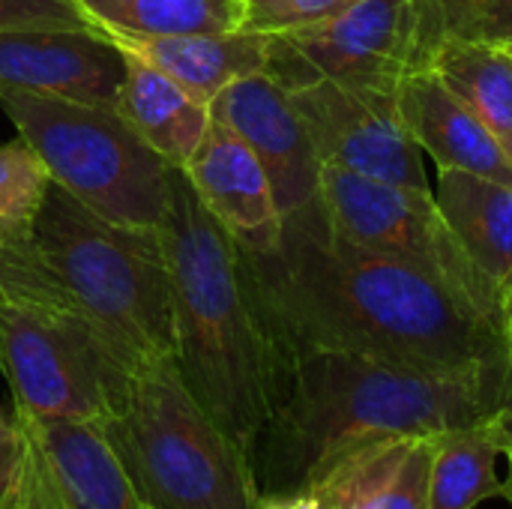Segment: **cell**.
<instances>
[{
    "label": "cell",
    "mask_w": 512,
    "mask_h": 509,
    "mask_svg": "<svg viewBox=\"0 0 512 509\" xmlns=\"http://www.w3.org/2000/svg\"><path fill=\"white\" fill-rule=\"evenodd\" d=\"M210 117L258 156L282 219L318 204L324 165L300 111L270 75L258 72L228 84L210 102Z\"/></svg>",
    "instance_id": "11"
},
{
    "label": "cell",
    "mask_w": 512,
    "mask_h": 509,
    "mask_svg": "<svg viewBox=\"0 0 512 509\" xmlns=\"http://www.w3.org/2000/svg\"><path fill=\"white\" fill-rule=\"evenodd\" d=\"M105 36H189L243 30V0H78Z\"/></svg>",
    "instance_id": "21"
},
{
    "label": "cell",
    "mask_w": 512,
    "mask_h": 509,
    "mask_svg": "<svg viewBox=\"0 0 512 509\" xmlns=\"http://www.w3.org/2000/svg\"><path fill=\"white\" fill-rule=\"evenodd\" d=\"M252 261L291 357L345 351L512 384L510 342L495 318L438 279L339 237L321 204L285 216L279 246Z\"/></svg>",
    "instance_id": "1"
},
{
    "label": "cell",
    "mask_w": 512,
    "mask_h": 509,
    "mask_svg": "<svg viewBox=\"0 0 512 509\" xmlns=\"http://www.w3.org/2000/svg\"><path fill=\"white\" fill-rule=\"evenodd\" d=\"M507 51H510V54H512V48H507Z\"/></svg>",
    "instance_id": "32"
},
{
    "label": "cell",
    "mask_w": 512,
    "mask_h": 509,
    "mask_svg": "<svg viewBox=\"0 0 512 509\" xmlns=\"http://www.w3.org/2000/svg\"><path fill=\"white\" fill-rule=\"evenodd\" d=\"M435 27L423 0H357L312 27L267 33V66L285 93L318 81L399 90L426 69Z\"/></svg>",
    "instance_id": "9"
},
{
    "label": "cell",
    "mask_w": 512,
    "mask_h": 509,
    "mask_svg": "<svg viewBox=\"0 0 512 509\" xmlns=\"http://www.w3.org/2000/svg\"><path fill=\"white\" fill-rule=\"evenodd\" d=\"M357 0H243L246 21L243 30L258 33H285L312 27L354 6Z\"/></svg>",
    "instance_id": "24"
},
{
    "label": "cell",
    "mask_w": 512,
    "mask_h": 509,
    "mask_svg": "<svg viewBox=\"0 0 512 509\" xmlns=\"http://www.w3.org/2000/svg\"><path fill=\"white\" fill-rule=\"evenodd\" d=\"M27 27H93V21L78 0H0V30Z\"/></svg>",
    "instance_id": "25"
},
{
    "label": "cell",
    "mask_w": 512,
    "mask_h": 509,
    "mask_svg": "<svg viewBox=\"0 0 512 509\" xmlns=\"http://www.w3.org/2000/svg\"><path fill=\"white\" fill-rule=\"evenodd\" d=\"M498 414H501V420L507 423V429L512 432V384L510 390H507V396H504V402H501V408H498ZM504 501L512 507V471L507 474V489H504Z\"/></svg>",
    "instance_id": "27"
},
{
    "label": "cell",
    "mask_w": 512,
    "mask_h": 509,
    "mask_svg": "<svg viewBox=\"0 0 512 509\" xmlns=\"http://www.w3.org/2000/svg\"><path fill=\"white\" fill-rule=\"evenodd\" d=\"M504 147H507V153H510V159H512V138L510 141H504Z\"/></svg>",
    "instance_id": "30"
},
{
    "label": "cell",
    "mask_w": 512,
    "mask_h": 509,
    "mask_svg": "<svg viewBox=\"0 0 512 509\" xmlns=\"http://www.w3.org/2000/svg\"><path fill=\"white\" fill-rule=\"evenodd\" d=\"M99 432L147 509H261L249 453L195 402L174 360L138 369Z\"/></svg>",
    "instance_id": "5"
},
{
    "label": "cell",
    "mask_w": 512,
    "mask_h": 509,
    "mask_svg": "<svg viewBox=\"0 0 512 509\" xmlns=\"http://www.w3.org/2000/svg\"><path fill=\"white\" fill-rule=\"evenodd\" d=\"M183 174L201 204L246 252L267 255L279 246L282 213L276 207L273 186L240 135L210 117V126Z\"/></svg>",
    "instance_id": "13"
},
{
    "label": "cell",
    "mask_w": 512,
    "mask_h": 509,
    "mask_svg": "<svg viewBox=\"0 0 512 509\" xmlns=\"http://www.w3.org/2000/svg\"><path fill=\"white\" fill-rule=\"evenodd\" d=\"M504 330H507V342H510V354H512V309L507 312V318H504Z\"/></svg>",
    "instance_id": "28"
},
{
    "label": "cell",
    "mask_w": 512,
    "mask_h": 509,
    "mask_svg": "<svg viewBox=\"0 0 512 509\" xmlns=\"http://www.w3.org/2000/svg\"><path fill=\"white\" fill-rule=\"evenodd\" d=\"M123 51L147 60L207 105L234 81L267 66V33H189V36H108Z\"/></svg>",
    "instance_id": "16"
},
{
    "label": "cell",
    "mask_w": 512,
    "mask_h": 509,
    "mask_svg": "<svg viewBox=\"0 0 512 509\" xmlns=\"http://www.w3.org/2000/svg\"><path fill=\"white\" fill-rule=\"evenodd\" d=\"M156 234L171 276L174 366L195 402L252 459L288 393L294 363L258 267L180 168H171Z\"/></svg>",
    "instance_id": "2"
},
{
    "label": "cell",
    "mask_w": 512,
    "mask_h": 509,
    "mask_svg": "<svg viewBox=\"0 0 512 509\" xmlns=\"http://www.w3.org/2000/svg\"><path fill=\"white\" fill-rule=\"evenodd\" d=\"M399 111L417 147L441 171H465L512 186L504 141L432 69H417L399 84Z\"/></svg>",
    "instance_id": "14"
},
{
    "label": "cell",
    "mask_w": 512,
    "mask_h": 509,
    "mask_svg": "<svg viewBox=\"0 0 512 509\" xmlns=\"http://www.w3.org/2000/svg\"><path fill=\"white\" fill-rule=\"evenodd\" d=\"M288 96L312 135L321 165L432 192L423 150L399 111V90L318 81Z\"/></svg>",
    "instance_id": "10"
},
{
    "label": "cell",
    "mask_w": 512,
    "mask_h": 509,
    "mask_svg": "<svg viewBox=\"0 0 512 509\" xmlns=\"http://www.w3.org/2000/svg\"><path fill=\"white\" fill-rule=\"evenodd\" d=\"M435 201L471 264L501 297L507 315L512 291V186L465 171H441Z\"/></svg>",
    "instance_id": "17"
},
{
    "label": "cell",
    "mask_w": 512,
    "mask_h": 509,
    "mask_svg": "<svg viewBox=\"0 0 512 509\" xmlns=\"http://www.w3.org/2000/svg\"><path fill=\"white\" fill-rule=\"evenodd\" d=\"M3 282H9V273H6V270L0 267V285H3Z\"/></svg>",
    "instance_id": "29"
},
{
    "label": "cell",
    "mask_w": 512,
    "mask_h": 509,
    "mask_svg": "<svg viewBox=\"0 0 512 509\" xmlns=\"http://www.w3.org/2000/svg\"><path fill=\"white\" fill-rule=\"evenodd\" d=\"M318 204L330 231L339 237L438 279L504 327L501 297L459 246L435 192L381 183L324 165Z\"/></svg>",
    "instance_id": "8"
},
{
    "label": "cell",
    "mask_w": 512,
    "mask_h": 509,
    "mask_svg": "<svg viewBox=\"0 0 512 509\" xmlns=\"http://www.w3.org/2000/svg\"><path fill=\"white\" fill-rule=\"evenodd\" d=\"M126 54L96 27L0 30V87L117 108Z\"/></svg>",
    "instance_id": "12"
},
{
    "label": "cell",
    "mask_w": 512,
    "mask_h": 509,
    "mask_svg": "<svg viewBox=\"0 0 512 509\" xmlns=\"http://www.w3.org/2000/svg\"><path fill=\"white\" fill-rule=\"evenodd\" d=\"M123 54L126 75L117 96V111L153 153L183 171L210 126V105L147 60L129 51Z\"/></svg>",
    "instance_id": "18"
},
{
    "label": "cell",
    "mask_w": 512,
    "mask_h": 509,
    "mask_svg": "<svg viewBox=\"0 0 512 509\" xmlns=\"http://www.w3.org/2000/svg\"><path fill=\"white\" fill-rule=\"evenodd\" d=\"M0 369L36 417L102 429L129 399L135 369L60 294L0 285Z\"/></svg>",
    "instance_id": "7"
},
{
    "label": "cell",
    "mask_w": 512,
    "mask_h": 509,
    "mask_svg": "<svg viewBox=\"0 0 512 509\" xmlns=\"http://www.w3.org/2000/svg\"><path fill=\"white\" fill-rule=\"evenodd\" d=\"M435 33L512 48V0H423Z\"/></svg>",
    "instance_id": "23"
},
{
    "label": "cell",
    "mask_w": 512,
    "mask_h": 509,
    "mask_svg": "<svg viewBox=\"0 0 512 509\" xmlns=\"http://www.w3.org/2000/svg\"><path fill=\"white\" fill-rule=\"evenodd\" d=\"M30 240L66 303L135 372L174 360L171 276L156 231L114 225L51 183Z\"/></svg>",
    "instance_id": "4"
},
{
    "label": "cell",
    "mask_w": 512,
    "mask_h": 509,
    "mask_svg": "<svg viewBox=\"0 0 512 509\" xmlns=\"http://www.w3.org/2000/svg\"><path fill=\"white\" fill-rule=\"evenodd\" d=\"M432 69L501 141L512 138V54L435 33L426 54Z\"/></svg>",
    "instance_id": "20"
},
{
    "label": "cell",
    "mask_w": 512,
    "mask_h": 509,
    "mask_svg": "<svg viewBox=\"0 0 512 509\" xmlns=\"http://www.w3.org/2000/svg\"><path fill=\"white\" fill-rule=\"evenodd\" d=\"M512 309V291H510V300H507V312H510ZM504 318H507V315H504Z\"/></svg>",
    "instance_id": "31"
},
{
    "label": "cell",
    "mask_w": 512,
    "mask_h": 509,
    "mask_svg": "<svg viewBox=\"0 0 512 509\" xmlns=\"http://www.w3.org/2000/svg\"><path fill=\"white\" fill-rule=\"evenodd\" d=\"M15 474H18V429L12 417L0 414V509H6L12 498Z\"/></svg>",
    "instance_id": "26"
},
{
    "label": "cell",
    "mask_w": 512,
    "mask_h": 509,
    "mask_svg": "<svg viewBox=\"0 0 512 509\" xmlns=\"http://www.w3.org/2000/svg\"><path fill=\"white\" fill-rule=\"evenodd\" d=\"M435 435L384 438L330 465L306 492L315 509H429Z\"/></svg>",
    "instance_id": "15"
},
{
    "label": "cell",
    "mask_w": 512,
    "mask_h": 509,
    "mask_svg": "<svg viewBox=\"0 0 512 509\" xmlns=\"http://www.w3.org/2000/svg\"><path fill=\"white\" fill-rule=\"evenodd\" d=\"M12 420L18 429V474L6 509H90L63 486L30 423L18 411H12Z\"/></svg>",
    "instance_id": "22"
},
{
    "label": "cell",
    "mask_w": 512,
    "mask_h": 509,
    "mask_svg": "<svg viewBox=\"0 0 512 509\" xmlns=\"http://www.w3.org/2000/svg\"><path fill=\"white\" fill-rule=\"evenodd\" d=\"M507 390L495 378L432 375L345 351L294 354L288 393L252 453L261 498L306 492L366 444L471 426L495 414Z\"/></svg>",
    "instance_id": "3"
},
{
    "label": "cell",
    "mask_w": 512,
    "mask_h": 509,
    "mask_svg": "<svg viewBox=\"0 0 512 509\" xmlns=\"http://www.w3.org/2000/svg\"><path fill=\"white\" fill-rule=\"evenodd\" d=\"M0 108L39 153L51 183L102 219L156 231L171 186V165L117 108L0 87Z\"/></svg>",
    "instance_id": "6"
},
{
    "label": "cell",
    "mask_w": 512,
    "mask_h": 509,
    "mask_svg": "<svg viewBox=\"0 0 512 509\" xmlns=\"http://www.w3.org/2000/svg\"><path fill=\"white\" fill-rule=\"evenodd\" d=\"M501 462L512 471V432L498 411L435 435L429 509H477L483 501L504 498L507 477L498 471Z\"/></svg>",
    "instance_id": "19"
}]
</instances>
